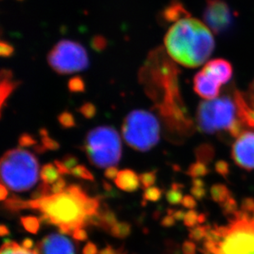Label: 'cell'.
<instances>
[{"label":"cell","instance_id":"6da1fadb","mask_svg":"<svg viewBox=\"0 0 254 254\" xmlns=\"http://www.w3.org/2000/svg\"><path fill=\"white\" fill-rule=\"evenodd\" d=\"M32 209L41 211L44 225L57 226L63 235H72L75 230L87 225V219L100 210L97 197H90L77 185L68 186L63 192L38 200L20 199L19 211Z\"/></svg>","mask_w":254,"mask_h":254},{"label":"cell","instance_id":"7a4b0ae2","mask_svg":"<svg viewBox=\"0 0 254 254\" xmlns=\"http://www.w3.org/2000/svg\"><path fill=\"white\" fill-rule=\"evenodd\" d=\"M169 56L180 64L198 67L211 56L215 47L213 36L199 20L186 15L170 27L165 36Z\"/></svg>","mask_w":254,"mask_h":254},{"label":"cell","instance_id":"3957f363","mask_svg":"<svg viewBox=\"0 0 254 254\" xmlns=\"http://www.w3.org/2000/svg\"><path fill=\"white\" fill-rule=\"evenodd\" d=\"M204 254H254V211L239 209L224 226H209Z\"/></svg>","mask_w":254,"mask_h":254},{"label":"cell","instance_id":"277c9868","mask_svg":"<svg viewBox=\"0 0 254 254\" xmlns=\"http://www.w3.org/2000/svg\"><path fill=\"white\" fill-rule=\"evenodd\" d=\"M197 123L199 129L206 133L227 132L237 138L244 132L234 96L201 102L197 108Z\"/></svg>","mask_w":254,"mask_h":254},{"label":"cell","instance_id":"5b68a950","mask_svg":"<svg viewBox=\"0 0 254 254\" xmlns=\"http://www.w3.org/2000/svg\"><path fill=\"white\" fill-rule=\"evenodd\" d=\"M1 183L14 192H25L34 187L39 179L36 156L22 148L6 151L0 161Z\"/></svg>","mask_w":254,"mask_h":254},{"label":"cell","instance_id":"8992f818","mask_svg":"<svg viewBox=\"0 0 254 254\" xmlns=\"http://www.w3.org/2000/svg\"><path fill=\"white\" fill-rule=\"evenodd\" d=\"M89 161L97 168L115 166L122 156V142L116 129L100 126L86 134L83 146Z\"/></svg>","mask_w":254,"mask_h":254},{"label":"cell","instance_id":"52a82bcc","mask_svg":"<svg viewBox=\"0 0 254 254\" xmlns=\"http://www.w3.org/2000/svg\"><path fill=\"white\" fill-rule=\"evenodd\" d=\"M160 133L158 120L149 111H132L123 123V137L136 151H147L153 148L158 143Z\"/></svg>","mask_w":254,"mask_h":254},{"label":"cell","instance_id":"ba28073f","mask_svg":"<svg viewBox=\"0 0 254 254\" xmlns=\"http://www.w3.org/2000/svg\"><path fill=\"white\" fill-rule=\"evenodd\" d=\"M49 64L58 73L71 74L86 69L89 57L86 49L76 41L62 40L49 53Z\"/></svg>","mask_w":254,"mask_h":254},{"label":"cell","instance_id":"9c48e42d","mask_svg":"<svg viewBox=\"0 0 254 254\" xmlns=\"http://www.w3.org/2000/svg\"><path fill=\"white\" fill-rule=\"evenodd\" d=\"M233 13L224 0H208L204 10V21L216 33H224L233 25Z\"/></svg>","mask_w":254,"mask_h":254},{"label":"cell","instance_id":"30bf717a","mask_svg":"<svg viewBox=\"0 0 254 254\" xmlns=\"http://www.w3.org/2000/svg\"><path fill=\"white\" fill-rule=\"evenodd\" d=\"M231 156L235 164L245 170H254V132H244L233 144Z\"/></svg>","mask_w":254,"mask_h":254},{"label":"cell","instance_id":"8fae6325","mask_svg":"<svg viewBox=\"0 0 254 254\" xmlns=\"http://www.w3.org/2000/svg\"><path fill=\"white\" fill-rule=\"evenodd\" d=\"M36 250L38 254H76L71 240L60 234L47 235L37 244Z\"/></svg>","mask_w":254,"mask_h":254},{"label":"cell","instance_id":"7c38bea8","mask_svg":"<svg viewBox=\"0 0 254 254\" xmlns=\"http://www.w3.org/2000/svg\"><path fill=\"white\" fill-rule=\"evenodd\" d=\"M221 82L203 69L195 75L193 79V88L196 93L201 98L206 100L216 99L221 91Z\"/></svg>","mask_w":254,"mask_h":254},{"label":"cell","instance_id":"4fadbf2b","mask_svg":"<svg viewBox=\"0 0 254 254\" xmlns=\"http://www.w3.org/2000/svg\"><path fill=\"white\" fill-rule=\"evenodd\" d=\"M202 69L211 75V77L216 78L221 84H225L229 82L232 77V66L230 62L222 59H216L209 61Z\"/></svg>","mask_w":254,"mask_h":254},{"label":"cell","instance_id":"5bb4252c","mask_svg":"<svg viewBox=\"0 0 254 254\" xmlns=\"http://www.w3.org/2000/svg\"><path fill=\"white\" fill-rule=\"evenodd\" d=\"M115 184L120 190L127 192H132L137 191L140 187L139 175L133 170H120L115 178Z\"/></svg>","mask_w":254,"mask_h":254},{"label":"cell","instance_id":"9a60e30c","mask_svg":"<svg viewBox=\"0 0 254 254\" xmlns=\"http://www.w3.org/2000/svg\"><path fill=\"white\" fill-rule=\"evenodd\" d=\"M40 176L43 183L52 185L60 180V173L55 164L48 163L41 167Z\"/></svg>","mask_w":254,"mask_h":254},{"label":"cell","instance_id":"2e32d148","mask_svg":"<svg viewBox=\"0 0 254 254\" xmlns=\"http://www.w3.org/2000/svg\"><path fill=\"white\" fill-rule=\"evenodd\" d=\"M210 192H211L212 200L220 205L227 201L230 197H232L230 190L226 187V185H221V184L214 185L211 188Z\"/></svg>","mask_w":254,"mask_h":254},{"label":"cell","instance_id":"e0dca14e","mask_svg":"<svg viewBox=\"0 0 254 254\" xmlns=\"http://www.w3.org/2000/svg\"><path fill=\"white\" fill-rule=\"evenodd\" d=\"M0 254H38L37 250H26L18 244L10 240H5L4 244L1 248Z\"/></svg>","mask_w":254,"mask_h":254},{"label":"cell","instance_id":"ac0fdd59","mask_svg":"<svg viewBox=\"0 0 254 254\" xmlns=\"http://www.w3.org/2000/svg\"><path fill=\"white\" fill-rule=\"evenodd\" d=\"M132 232V226L129 223L125 221H118L113 227L111 228V233L112 236L118 239H125L128 237Z\"/></svg>","mask_w":254,"mask_h":254},{"label":"cell","instance_id":"d6986e66","mask_svg":"<svg viewBox=\"0 0 254 254\" xmlns=\"http://www.w3.org/2000/svg\"><path fill=\"white\" fill-rule=\"evenodd\" d=\"M182 185L180 184H173L171 189L166 193V200L171 205H179L182 202L184 194L182 192Z\"/></svg>","mask_w":254,"mask_h":254},{"label":"cell","instance_id":"ffe728a7","mask_svg":"<svg viewBox=\"0 0 254 254\" xmlns=\"http://www.w3.org/2000/svg\"><path fill=\"white\" fill-rule=\"evenodd\" d=\"M100 213L101 218V229L110 232L111 228L118 222L116 215L110 209H102L100 211Z\"/></svg>","mask_w":254,"mask_h":254},{"label":"cell","instance_id":"44dd1931","mask_svg":"<svg viewBox=\"0 0 254 254\" xmlns=\"http://www.w3.org/2000/svg\"><path fill=\"white\" fill-rule=\"evenodd\" d=\"M208 173L209 168L207 164L202 163L201 161H198L195 163L191 164L187 171L188 175L193 179L204 177Z\"/></svg>","mask_w":254,"mask_h":254},{"label":"cell","instance_id":"7402d4cb","mask_svg":"<svg viewBox=\"0 0 254 254\" xmlns=\"http://www.w3.org/2000/svg\"><path fill=\"white\" fill-rule=\"evenodd\" d=\"M20 221L25 230L29 233L34 235L38 233L41 224L40 219L32 216H22L20 219Z\"/></svg>","mask_w":254,"mask_h":254},{"label":"cell","instance_id":"603a6c76","mask_svg":"<svg viewBox=\"0 0 254 254\" xmlns=\"http://www.w3.org/2000/svg\"><path fill=\"white\" fill-rule=\"evenodd\" d=\"M192 187L190 190L191 195L197 200H201L206 194V190L205 189V183L201 178L193 179L192 180Z\"/></svg>","mask_w":254,"mask_h":254},{"label":"cell","instance_id":"cb8c5ba5","mask_svg":"<svg viewBox=\"0 0 254 254\" xmlns=\"http://www.w3.org/2000/svg\"><path fill=\"white\" fill-rule=\"evenodd\" d=\"M209 226H197L190 229V240L193 242L203 241L208 233Z\"/></svg>","mask_w":254,"mask_h":254},{"label":"cell","instance_id":"d4e9b609","mask_svg":"<svg viewBox=\"0 0 254 254\" xmlns=\"http://www.w3.org/2000/svg\"><path fill=\"white\" fill-rule=\"evenodd\" d=\"M139 180L141 187L144 190L152 187L156 182V170L141 173V175H139Z\"/></svg>","mask_w":254,"mask_h":254},{"label":"cell","instance_id":"484cf974","mask_svg":"<svg viewBox=\"0 0 254 254\" xmlns=\"http://www.w3.org/2000/svg\"><path fill=\"white\" fill-rule=\"evenodd\" d=\"M162 194H163V192H162V190L161 189L152 186V187L148 188V189L144 190L142 197H143V201L156 202V201L161 200Z\"/></svg>","mask_w":254,"mask_h":254},{"label":"cell","instance_id":"4316f807","mask_svg":"<svg viewBox=\"0 0 254 254\" xmlns=\"http://www.w3.org/2000/svg\"><path fill=\"white\" fill-rule=\"evenodd\" d=\"M212 157H213V150H211V146L204 145L197 149V161L207 164L211 161Z\"/></svg>","mask_w":254,"mask_h":254},{"label":"cell","instance_id":"83f0119b","mask_svg":"<svg viewBox=\"0 0 254 254\" xmlns=\"http://www.w3.org/2000/svg\"><path fill=\"white\" fill-rule=\"evenodd\" d=\"M71 175H73L74 177L82 179V180H90V181L94 180V175H92V173L90 172V170L82 165H77L76 167L72 169L71 170Z\"/></svg>","mask_w":254,"mask_h":254},{"label":"cell","instance_id":"f1b7e54d","mask_svg":"<svg viewBox=\"0 0 254 254\" xmlns=\"http://www.w3.org/2000/svg\"><path fill=\"white\" fill-rule=\"evenodd\" d=\"M51 193H52V192H51V187H50V185L42 183L31 193V197L32 198L31 200L45 198V197L51 196Z\"/></svg>","mask_w":254,"mask_h":254},{"label":"cell","instance_id":"f546056e","mask_svg":"<svg viewBox=\"0 0 254 254\" xmlns=\"http://www.w3.org/2000/svg\"><path fill=\"white\" fill-rule=\"evenodd\" d=\"M199 216L200 214L197 213V211L193 210H189L185 213V219H184V223L185 226L189 228L196 227L199 224Z\"/></svg>","mask_w":254,"mask_h":254},{"label":"cell","instance_id":"4dcf8cb0","mask_svg":"<svg viewBox=\"0 0 254 254\" xmlns=\"http://www.w3.org/2000/svg\"><path fill=\"white\" fill-rule=\"evenodd\" d=\"M221 206L224 213L226 214V216H233L239 211L237 201L234 197H230L227 201L221 204Z\"/></svg>","mask_w":254,"mask_h":254},{"label":"cell","instance_id":"1f68e13d","mask_svg":"<svg viewBox=\"0 0 254 254\" xmlns=\"http://www.w3.org/2000/svg\"><path fill=\"white\" fill-rule=\"evenodd\" d=\"M66 189H67V183L65 181L64 179L60 178V180H57L51 186V192L53 194H57V193L64 192Z\"/></svg>","mask_w":254,"mask_h":254},{"label":"cell","instance_id":"d6a6232c","mask_svg":"<svg viewBox=\"0 0 254 254\" xmlns=\"http://www.w3.org/2000/svg\"><path fill=\"white\" fill-rule=\"evenodd\" d=\"M215 170H216V172L218 173L219 175L226 177L230 173V166L226 161H219L215 165Z\"/></svg>","mask_w":254,"mask_h":254},{"label":"cell","instance_id":"836d02e7","mask_svg":"<svg viewBox=\"0 0 254 254\" xmlns=\"http://www.w3.org/2000/svg\"><path fill=\"white\" fill-rule=\"evenodd\" d=\"M62 162L71 171L78 165V159L72 155H67L63 158Z\"/></svg>","mask_w":254,"mask_h":254},{"label":"cell","instance_id":"e575fe53","mask_svg":"<svg viewBox=\"0 0 254 254\" xmlns=\"http://www.w3.org/2000/svg\"><path fill=\"white\" fill-rule=\"evenodd\" d=\"M197 199L192 197V195H185L183 198L182 206L189 210H193L197 206Z\"/></svg>","mask_w":254,"mask_h":254},{"label":"cell","instance_id":"d590c367","mask_svg":"<svg viewBox=\"0 0 254 254\" xmlns=\"http://www.w3.org/2000/svg\"><path fill=\"white\" fill-rule=\"evenodd\" d=\"M182 251L184 254H196L197 245L192 240H187L183 244Z\"/></svg>","mask_w":254,"mask_h":254},{"label":"cell","instance_id":"8d00e7d4","mask_svg":"<svg viewBox=\"0 0 254 254\" xmlns=\"http://www.w3.org/2000/svg\"><path fill=\"white\" fill-rule=\"evenodd\" d=\"M72 236L76 241H86L88 239L87 233L83 228L77 229L74 232L72 233Z\"/></svg>","mask_w":254,"mask_h":254},{"label":"cell","instance_id":"74e56055","mask_svg":"<svg viewBox=\"0 0 254 254\" xmlns=\"http://www.w3.org/2000/svg\"><path fill=\"white\" fill-rule=\"evenodd\" d=\"M19 144L20 146L26 147V146H33V145L36 144V141L30 135L24 134L20 137Z\"/></svg>","mask_w":254,"mask_h":254},{"label":"cell","instance_id":"f35d334b","mask_svg":"<svg viewBox=\"0 0 254 254\" xmlns=\"http://www.w3.org/2000/svg\"><path fill=\"white\" fill-rule=\"evenodd\" d=\"M43 146L46 147V149H50V150H57L60 147V145L56 141H54L53 139H51L49 137L44 136L43 139Z\"/></svg>","mask_w":254,"mask_h":254},{"label":"cell","instance_id":"ab89813d","mask_svg":"<svg viewBox=\"0 0 254 254\" xmlns=\"http://www.w3.org/2000/svg\"><path fill=\"white\" fill-rule=\"evenodd\" d=\"M175 221H176V220H175V217L173 216V215L167 213V215H166V216H164L162 220H161V225L163 226V227H171V226H175Z\"/></svg>","mask_w":254,"mask_h":254},{"label":"cell","instance_id":"60d3db41","mask_svg":"<svg viewBox=\"0 0 254 254\" xmlns=\"http://www.w3.org/2000/svg\"><path fill=\"white\" fill-rule=\"evenodd\" d=\"M119 170L116 166H111L106 169V171L104 173V175L107 178L108 180H115V178L117 177L119 174Z\"/></svg>","mask_w":254,"mask_h":254},{"label":"cell","instance_id":"b9f144b4","mask_svg":"<svg viewBox=\"0 0 254 254\" xmlns=\"http://www.w3.org/2000/svg\"><path fill=\"white\" fill-rule=\"evenodd\" d=\"M82 254H98L96 245L92 242H88L82 250Z\"/></svg>","mask_w":254,"mask_h":254},{"label":"cell","instance_id":"7bdbcfd3","mask_svg":"<svg viewBox=\"0 0 254 254\" xmlns=\"http://www.w3.org/2000/svg\"><path fill=\"white\" fill-rule=\"evenodd\" d=\"M167 213L171 214V215H173V216L175 217V220L176 221H184V219H185V213L186 212H185V211H182V210H176V211H175V210H169L168 212Z\"/></svg>","mask_w":254,"mask_h":254},{"label":"cell","instance_id":"ee69618b","mask_svg":"<svg viewBox=\"0 0 254 254\" xmlns=\"http://www.w3.org/2000/svg\"><path fill=\"white\" fill-rule=\"evenodd\" d=\"M54 164L56 165V167L59 170L60 175H68V174H71V171L64 165L62 161H55Z\"/></svg>","mask_w":254,"mask_h":254},{"label":"cell","instance_id":"f6af8a7d","mask_svg":"<svg viewBox=\"0 0 254 254\" xmlns=\"http://www.w3.org/2000/svg\"><path fill=\"white\" fill-rule=\"evenodd\" d=\"M22 246L26 250H33L32 249L34 248V241L31 239H29V238L24 239L22 240Z\"/></svg>","mask_w":254,"mask_h":254},{"label":"cell","instance_id":"bcb514c9","mask_svg":"<svg viewBox=\"0 0 254 254\" xmlns=\"http://www.w3.org/2000/svg\"><path fill=\"white\" fill-rule=\"evenodd\" d=\"M7 188L2 183L0 184V199L1 201H4L5 199L7 198Z\"/></svg>","mask_w":254,"mask_h":254},{"label":"cell","instance_id":"7dc6e473","mask_svg":"<svg viewBox=\"0 0 254 254\" xmlns=\"http://www.w3.org/2000/svg\"><path fill=\"white\" fill-rule=\"evenodd\" d=\"M115 250L111 245H107L106 248H104L103 250H101L98 254H115Z\"/></svg>","mask_w":254,"mask_h":254},{"label":"cell","instance_id":"c3c4849f","mask_svg":"<svg viewBox=\"0 0 254 254\" xmlns=\"http://www.w3.org/2000/svg\"><path fill=\"white\" fill-rule=\"evenodd\" d=\"M9 235V229L5 225H1V227H0V235L1 236H7V235Z\"/></svg>","mask_w":254,"mask_h":254},{"label":"cell","instance_id":"681fc988","mask_svg":"<svg viewBox=\"0 0 254 254\" xmlns=\"http://www.w3.org/2000/svg\"><path fill=\"white\" fill-rule=\"evenodd\" d=\"M247 97L254 105V82H253L252 86L250 87V94H248Z\"/></svg>","mask_w":254,"mask_h":254}]
</instances>
